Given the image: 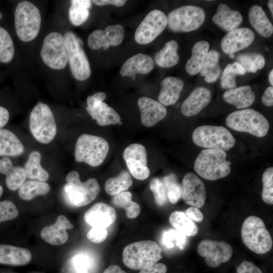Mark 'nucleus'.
Segmentation results:
<instances>
[{
  "mask_svg": "<svg viewBox=\"0 0 273 273\" xmlns=\"http://www.w3.org/2000/svg\"><path fill=\"white\" fill-rule=\"evenodd\" d=\"M225 151L220 149H205L197 157L194 164L195 171L201 177L216 180L228 176L231 161L226 160Z\"/></svg>",
  "mask_w": 273,
  "mask_h": 273,
  "instance_id": "f257e3e1",
  "label": "nucleus"
},
{
  "mask_svg": "<svg viewBox=\"0 0 273 273\" xmlns=\"http://www.w3.org/2000/svg\"><path fill=\"white\" fill-rule=\"evenodd\" d=\"M162 249L155 242L144 240L127 245L122 254L125 265L134 270H141L157 263L162 258Z\"/></svg>",
  "mask_w": 273,
  "mask_h": 273,
  "instance_id": "f03ea898",
  "label": "nucleus"
},
{
  "mask_svg": "<svg viewBox=\"0 0 273 273\" xmlns=\"http://www.w3.org/2000/svg\"><path fill=\"white\" fill-rule=\"evenodd\" d=\"M66 181L63 188L64 195L72 206H85L94 200L100 193V186L96 179L89 178L82 183L78 172L75 170L67 174Z\"/></svg>",
  "mask_w": 273,
  "mask_h": 273,
  "instance_id": "7ed1b4c3",
  "label": "nucleus"
},
{
  "mask_svg": "<svg viewBox=\"0 0 273 273\" xmlns=\"http://www.w3.org/2000/svg\"><path fill=\"white\" fill-rule=\"evenodd\" d=\"M225 123L234 130L249 133L259 138L265 136L269 128L268 120L262 114L248 108L231 113L227 116Z\"/></svg>",
  "mask_w": 273,
  "mask_h": 273,
  "instance_id": "20e7f679",
  "label": "nucleus"
},
{
  "mask_svg": "<svg viewBox=\"0 0 273 273\" xmlns=\"http://www.w3.org/2000/svg\"><path fill=\"white\" fill-rule=\"evenodd\" d=\"M241 237L245 246L258 254L266 253L272 246L271 237L263 221L255 216H248L244 220Z\"/></svg>",
  "mask_w": 273,
  "mask_h": 273,
  "instance_id": "39448f33",
  "label": "nucleus"
},
{
  "mask_svg": "<svg viewBox=\"0 0 273 273\" xmlns=\"http://www.w3.org/2000/svg\"><path fill=\"white\" fill-rule=\"evenodd\" d=\"M41 17L39 9L30 2L18 4L14 14V22L18 37L24 42L34 39L38 35Z\"/></svg>",
  "mask_w": 273,
  "mask_h": 273,
  "instance_id": "423d86ee",
  "label": "nucleus"
},
{
  "mask_svg": "<svg viewBox=\"0 0 273 273\" xmlns=\"http://www.w3.org/2000/svg\"><path fill=\"white\" fill-rule=\"evenodd\" d=\"M109 145L104 138L89 134H81L75 147V159L93 167L101 165L109 151Z\"/></svg>",
  "mask_w": 273,
  "mask_h": 273,
  "instance_id": "0eeeda50",
  "label": "nucleus"
},
{
  "mask_svg": "<svg viewBox=\"0 0 273 273\" xmlns=\"http://www.w3.org/2000/svg\"><path fill=\"white\" fill-rule=\"evenodd\" d=\"M29 129L33 138L39 143H51L57 133V125L54 114L48 105L38 102L32 110L29 116Z\"/></svg>",
  "mask_w": 273,
  "mask_h": 273,
  "instance_id": "6e6552de",
  "label": "nucleus"
},
{
  "mask_svg": "<svg viewBox=\"0 0 273 273\" xmlns=\"http://www.w3.org/2000/svg\"><path fill=\"white\" fill-rule=\"evenodd\" d=\"M195 144L206 149H220L228 151L236 144L231 132L221 126L202 125L197 127L192 134Z\"/></svg>",
  "mask_w": 273,
  "mask_h": 273,
  "instance_id": "1a4fd4ad",
  "label": "nucleus"
},
{
  "mask_svg": "<svg viewBox=\"0 0 273 273\" xmlns=\"http://www.w3.org/2000/svg\"><path fill=\"white\" fill-rule=\"evenodd\" d=\"M205 18V12L202 8L192 5L184 6L168 14L167 25L173 32H190L199 28Z\"/></svg>",
  "mask_w": 273,
  "mask_h": 273,
  "instance_id": "9d476101",
  "label": "nucleus"
},
{
  "mask_svg": "<svg viewBox=\"0 0 273 273\" xmlns=\"http://www.w3.org/2000/svg\"><path fill=\"white\" fill-rule=\"evenodd\" d=\"M68 63L72 75L77 80L84 81L90 75V66L82 48V41L72 31L64 36Z\"/></svg>",
  "mask_w": 273,
  "mask_h": 273,
  "instance_id": "9b49d317",
  "label": "nucleus"
},
{
  "mask_svg": "<svg viewBox=\"0 0 273 273\" xmlns=\"http://www.w3.org/2000/svg\"><path fill=\"white\" fill-rule=\"evenodd\" d=\"M44 63L55 70L64 69L68 63V58L64 36L52 32L44 38L40 51Z\"/></svg>",
  "mask_w": 273,
  "mask_h": 273,
  "instance_id": "f8f14e48",
  "label": "nucleus"
},
{
  "mask_svg": "<svg viewBox=\"0 0 273 273\" xmlns=\"http://www.w3.org/2000/svg\"><path fill=\"white\" fill-rule=\"evenodd\" d=\"M167 25V16L159 10L150 11L141 22L134 34L135 41L147 44L153 41L165 29Z\"/></svg>",
  "mask_w": 273,
  "mask_h": 273,
  "instance_id": "ddd939ff",
  "label": "nucleus"
},
{
  "mask_svg": "<svg viewBox=\"0 0 273 273\" xmlns=\"http://www.w3.org/2000/svg\"><path fill=\"white\" fill-rule=\"evenodd\" d=\"M106 97L104 92H97L87 98L86 110L93 119L96 120L100 126L111 124H122L118 113L105 102Z\"/></svg>",
  "mask_w": 273,
  "mask_h": 273,
  "instance_id": "4468645a",
  "label": "nucleus"
},
{
  "mask_svg": "<svg viewBox=\"0 0 273 273\" xmlns=\"http://www.w3.org/2000/svg\"><path fill=\"white\" fill-rule=\"evenodd\" d=\"M197 252L200 256L205 257L206 264L211 267H216L228 262L233 255L232 247L228 243L209 239L200 242Z\"/></svg>",
  "mask_w": 273,
  "mask_h": 273,
  "instance_id": "2eb2a0df",
  "label": "nucleus"
},
{
  "mask_svg": "<svg viewBox=\"0 0 273 273\" xmlns=\"http://www.w3.org/2000/svg\"><path fill=\"white\" fill-rule=\"evenodd\" d=\"M123 158L130 173L136 179L145 180L150 175L147 166V155L145 147L140 144H132L123 152Z\"/></svg>",
  "mask_w": 273,
  "mask_h": 273,
  "instance_id": "dca6fc26",
  "label": "nucleus"
},
{
  "mask_svg": "<svg viewBox=\"0 0 273 273\" xmlns=\"http://www.w3.org/2000/svg\"><path fill=\"white\" fill-rule=\"evenodd\" d=\"M124 36V28L121 25H109L104 30L97 29L93 31L88 37L87 44L93 50L103 48L106 51L111 46L120 44Z\"/></svg>",
  "mask_w": 273,
  "mask_h": 273,
  "instance_id": "f3484780",
  "label": "nucleus"
},
{
  "mask_svg": "<svg viewBox=\"0 0 273 273\" xmlns=\"http://www.w3.org/2000/svg\"><path fill=\"white\" fill-rule=\"evenodd\" d=\"M182 198L188 205L197 208H202L206 198L203 182L195 174L188 172L182 181Z\"/></svg>",
  "mask_w": 273,
  "mask_h": 273,
  "instance_id": "a211bd4d",
  "label": "nucleus"
},
{
  "mask_svg": "<svg viewBox=\"0 0 273 273\" xmlns=\"http://www.w3.org/2000/svg\"><path fill=\"white\" fill-rule=\"evenodd\" d=\"M255 38L254 32L246 27L238 28L229 32L222 39L221 49L231 55L249 46Z\"/></svg>",
  "mask_w": 273,
  "mask_h": 273,
  "instance_id": "6ab92c4d",
  "label": "nucleus"
},
{
  "mask_svg": "<svg viewBox=\"0 0 273 273\" xmlns=\"http://www.w3.org/2000/svg\"><path fill=\"white\" fill-rule=\"evenodd\" d=\"M142 124L152 127L166 116L167 109L160 102L147 97H142L138 101Z\"/></svg>",
  "mask_w": 273,
  "mask_h": 273,
  "instance_id": "aec40b11",
  "label": "nucleus"
},
{
  "mask_svg": "<svg viewBox=\"0 0 273 273\" xmlns=\"http://www.w3.org/2000/svg\"><path fill=\"white\" fill-rule=\"evenodd\" d=\"M85 222L92 227L107 228L111 225L116 218L115 209L112 206L99 202L88 209L84 214Z\"/></svg>",
  "mask_w": 273,
  "mask_h": 273,
  "instance_id": "412c9836",
  "label": "nucleus"
},
{
  "mask_svg": "<svg viewBox=\"0 0 273 273\" xmlns=\"http://www.w3.org/2000/svg\"><path fill=\"white\" fill-rule=\"evenodd\" d=\"M73 228V224L65 216L60 215L54 224L42 229L40 236L48 243L56 246L61 245L65 243L68 239L66 230Z\"/></svg>",
  "mask_w": 273,
  "mask_h": 273,
  "instance_id": "4be33fe9",
  "label": "nucleus"
},
{
  "mask_svg": "<svg viewBox=\"0 0 273 273\" xmlns=\"http://www.w3.org/2000/svg\"><path fill=\"white\" fill-rule=\"evenodd\" d=\"M211 99L209 89L202 86L196 87L183 103L181 112L187 117L195 116L209 104Z\"/></svg>",
  "mask_w": 273,
  "mask_h": 273,
  "instance_id": "5701e85b",
  "label": "nucleus"
},
{
  "mask_svg": "<svg viewBox=\"0 0 273 273\" xmlns=\"http://www.w3.org/2000/svg\"><path fill=\"white\" fill-rule=\"evenodd\" d=\"M154 61L150 56L139 53L128 59L122 66L120 73L122 76L132 77L136 74H145L154 67Z\"/></svg>",
  "mask_w": 273,
  "mask_h": 273,
  "instance_id": "b1692460",
  "label": "nucleus"
},
{
  "mask_svg": "<svg viewBox=\"0 0 273 273\" xmlns=\"http://www.w3.org/2000/svg\"><path fill=\"white\" fill-rule=\"evenodd\" d=\"M0 173L6 175V186L12 191L18 190L27 178L24 168L14 166L11 160L7 157L0 159Z\"/></svg>",
  "mask_w": 273,
  "mask_h": 273,
  "instance_id": "393cba45",
  "label": "nucleus"
},
{
  "mask_svg": "<svg viewBox=\"0 0 273 273\" xmlns=\"http://www.w3.org/2000/svg\"><path fill=\"white\" fill-rule=\"evenodd\" d=\"M212 21L222 29L230 32L238 28L243 18L240 12L231 9L226 4L220 3Z\"/></svg>",
  "mask_w": 273,
  "mask_h": 273,
  "instance_id": "a878e982",
  "label": "nucleus"
},
{
  "mask_svg": "<svg viewBox=\"0 0 273 273\" xmlns=\"http://www.w3.org/2000/svg\"><path fill=\"white\" fill-rule=\"evenodd\" d=\"M183 81L179 78L168 76L161 83V90L158 100L163 105L170 106L175 104L184 87Z\"/></svg>",
  "mask_w": 273,
  "mask_h": 273,
  "instance_id": "bb28decb",
  "label": "nucleus"
},
{
  "mask_svg": "<svg viewBox=\"0 0 273 273\" xmlns=\"http://www.w3.org/2000/svg\"><path fill=\"white\" fill-rule=\"evenodd\" d=\"M31 253L26 248L7 244L0 245V264L23 265L31 260Z\"/></svg>",
  "mask_w": 273,
  "mask_h": 273,
  "instance_id": "cd10ccee",
  "label": "nucleus"
},
{
  "mask_svg": "<svg viewBox=\"0 0 273 273\" xmlns=\"http://www.w3.org/2000/svg\"><path fill=\"white\" fill-rule=\"evenodd\" d=\"M223 98L238 109H246L254 103L255 95L250 86L244 85L227 90L223 94Z\"/></svg>",
  "mask_w": 273,
  "mask_h": 273,
  "instance_id": "c85d7f7f",
  "label": "nucleus"
},
{
  "mask_svg": "<svg viewBox=\"0 0 273 273\" xmlns=\"http://www.w3.org/2000/svg\"><path fill=\"white\" fill-rule=\"evenodd\" d=\"M24 151L23 144L13 132L7 129H0V156H18Z\"/></svg>",
  "mask_w": 273,
  "mask_h": 273,
  "instance_id": "c756f323",
  "label": "nucleus"
},
{
  "mask_svg": "<svg viewBox=\"0 0 273 273\" xmlns=\"http://www.w3.org/2000/svg\"><path fill=\"white\" fill-rule=\"evenodd\" d=\"M250 24L261 36L269 37L273 33V26L261 6H252L248 13Z\"/></svg>",
  "mask_w": 273,
  "mask_h": 273,
  "instance_id": "7c9ffc66",
  "label": "nucleus"
},
{
  "mask_svg": "<svg viewBox=\"0 0 273 273\" xmlns=\"http://www.w3.org/2000/svg\"><path fill=\"white\" fill-rule=\"evenodd\" d=\"M209 50V43L204 40L197 42L192 50V56L186 65V70L190 75L200 72Z\"/></svg>",
  "mask_w": 273,
  "mask_h": 273,
  "instance_id": "2f4dec72",
  "label": "nucleus"
},
{
  "mask_svg": "<svg viewBox=\"0 0 273 273\" xmlns=\"http://www.w3.org/2000/svg\"><path fill=\"white\" fill-rule=\"evenodd\" d=\"M178 49L177 41L174 40L168 41L155 55V63L162 68H170L175 66L179 60Z\"/></svg>",
  "mask_w": 273,
  "mask_h": 273,
  "instance_id": "473e14b6",
  "label": "nucleus"
},
{
  "mask_svg": "<svg viewBox=\"0 0 273 273\" xmlns=\"http://www.w3.org/2000/svg\"><path fill=\"white\" fill-rule=\"evenodd\" d=\"M41 159L39 152L34 151L30 153L24 166L27 177L44 182L49 179L48 172L41 165Z\"/></svg>",
  "mask_w": 273,
  "mask_h": 273,
  "instance_id": "72a5a7b5",
  "label": "nucleus"
},
{
  "mask_svg": "<svg viewBox=\"0 0 273 273\" xmlns=\"http://www.w3.org/2000/svg\"><path fill=\"white\" fill-rule=\"evenodd\" d=\"M219 57V53L215 50H211L208 53L200 72L207 83L215 82L221 72V68L218 63Z\"/></svg>",
  "mask_w": 273,
  "mask_h": 273,
  "instance_id": "f704fd0d",
  "label": "nucleus"
},
{
  "mask_svg": "<svg viewBox=\"0 0 273 273\" xmlns=\"http://www.w3.org/2000/svg\"><path fill=\"white\" fill-rule=\"evenodd\" d=\"M18 190L19 195L22 200L30 201L37 196L47 194L50 187L46 182L32 179L25 181Z\"/></svg>",
  "mask_w": 273,
  "mask_h": 273,
  "instance_id": "c9c22d12",
  "label": "nucleus"
},
{
  "mask_svg": "<svg viewBox=\"0 0 273 273\" xmlns=\"http://www.w3.org/2000/svg\"><path fill=\"white\" fill-rule=\"evenodd\" d=\"M169 220L176 230L187 236H194L198 232L197 225L183 212L176 211L172 212Z\"/></svg>",
  "mask_w": 273,
  "mask_h": 273,
  "instance_id": "e433bc0d",
  "label": "nucleus"
},
{
  "mask_svg": "<svg viewBox=\"0 0 273 273\" xmlns=\"http://www.w3.org/2000/svg\"><path fill=\"white\" fill-rule=\"evenodd\" d=\"M132 180L129 172L125 170L113 177L108 178L105 184V190L109 195L114 196L129 188Z\"/></svg>",
  "mask_w": 273,
  "mask_h": 273,
  "instance_id": "4c0bfd02",
  "label": "nucleus"
},
{
  "mask_svg": "<svg viewBox=\"0 0 273 273\" xmlns=\"http://www.w3.org/2000/svg\"><path fill=\"white\" fill-rule=\"evenodd\" d=\"M92 2L89 0H72L69 10V17L71 23L79 26L88 18V9L92 6Z\"/></svg>",
  "mask_w": 273,
  "mask_h": 273,
  "instance_id": "58836bf2",
  "label": "nucleus"
},
{
  "mask_svg": "<svg viewBox=\"0 0 273 273\" xmlns=\"http://www.w3.org/2000/svg\"><path fill=\"white\" fill-rule=\"evenodd\" d=\"M132 194L130 192L124 191L115 196L112 199V203L116 206L123 208L128 218L136 217L141 212L140 205L132 201Z\"/></svg>",
  "mask_w": 273,
  "mask_h": 273,
  "instance_id": "ea45409f",
  "label": "nucleus"
},
{
  "mask_svg": "<svg viewBox=\"0 0 273 273\" xmlns=\"http://www.w3.org/2000/svg\"><path fill=\"white\" fill-rule=\"evenodd\" d=\"M238 60L246 71L255 73L261 69L265 65L263 56L258 53H245L238 56Z\"/></svg>",
  "mask_w": 273,
  "mask_h": 273,
  "instance_id": "a19ab883",
  "label": "nucleus"
},
{
  "mask_svg": "<svg viewBox=\"0 0 273 273\" xmlns=\"http://www.w3.org/2000/svg\"><path fill=\"white\" fill-rule=\"evenodd\" d=\"M14 53V42L10 34L6 29L0 26V62H10Z\"/></svg>",
  "mask_w": 273,
  "mask_h": 273,
  "instance_id": "79ce46f5",
  "label": "nucleus"
},
{
  "mask_svg": "<svg viewBox=\"0 0 273 273\" xmlns=\"http://www.w3.org/2000/svg\"><path fill=\"white\" fill-rule=\"evenodd\" d=\"M166 190L168 199L172 204H176L181 198L182 186L178 183L176 176L173 173L165 176L162 179Z\"/></svg>",
  "mask_w": 273,
  "mask_h": 273,
  "instance_id": "37998d69",
  "label": "nucleus"
},
{
  "mask_svg": "<svg viewBox=\"0 0 273 273\" xmlns=\"http://www.w3.org/2000/svg\"><path fill=\"white\" fill-rule=\"evenodd\" d=\"M187 236L174 229H170L164 232L162 237V243L167 248L176 246L183 250L187 243Z\"/></svg>",
  "mask_w": 273,
  "mask_h": 273,
  "instance_id": "c03bdc74",
  "label": "nucleus"
},
{
  "mask_svg": "<svg viewBox=\"0 0 273 273\" xmlns=\"http://www.w3.org/2000/svg\"><path fill=\"white\" fill-rule=\"evenodd\" d=\"M262 199L266 204H273V168H266L262 174Z\"/></svg>",
  "mask_w": 273,
  "mask_h": 273,
  "instance_id": "a18cd8bd",
  "label": "nucleus"
},
{
  "mask_svg": "<svg viewBox=\"0 0 273 273\" xmlns=\"http://www.w3.org/2000/svg\"><path fill=\"white\" fill-rule=\"evenodd\" d=\"M150 188L153 192L156 203L160 206L166 204L168 197L166 190L162 181L158 178H153L150 184Z\"/></svg>",
  "mask_w": 273,
  "mask_h": 273,
  "instance_id": "49530a36",
  "label": "nucleus"
},
{
  "mask_svg": "<svg viewBox=\"0 0 273 273\" xmlns=\"http://www.w3.org/2000/svg\"><path fill=\"white\" fill-rule=\"evenodd\" d=\"M18 214V209L14 203L8 200L0 202V223L14 219Z\"/></svg>",
  "mask_w": 273,
  "mask_h": 273,
  "instance_id": "de8ad7c7",
  "label": "nucleus"
},
{
  "mask_svg": "<svg viewBox=\"0 0 273 273\" xmlns=\"http://www.w3.org/2000/svg\"><path fill=\"white\" fill-rule=\"evenodd\" d=\"M236 75L233 70L232 64H228L224 69L221 77V87L228 90L235 88L237 86L235 79Z\"/></svg>",
  "mask_w": 273,
  "mask_h": 273,
  "instance_id": "09e8293b",
  "label": "nucleus"
},
{
  "mask_svg": "<svg viewBox=\"0 0 273 273\" xmlns=\"http://www.w3.org/2000/svg\"><path fill=\"white\" fill-rule=\"evenodd\" d=\"M73 263L77 273H89L92 263L87 255L79 254L75 256Z\"/></svg>",
  "mask_w": 273,
  "mask_h": 273,
  "instance_id": "8fccbe9b",
  "label": "nucleus"
},
{
  "mask_svg": "<svg viewBox=\"0 0 273 273\" xmlns=\"http://www.w3.org/2000/svg\"><path fill=\"white\" fill-rule=\"evenodd\" d=\"M108 233L106 228L93 226L86 234L87 238L95 243H101L106 239Z\"/></svg>",
  "mask_w": 273,
  "mask_h": 273,
  "instance_id": "3c124183",
  "label": "nucleus"
},
{
  "mask_svg": "<svg viewBox=\"0 0 273 273\" xmlns=\"http://www.w3.org/2000/svg\"><path fill=\"white\" fill-rule=\"evenodd\" d=\"M237 273H263L253 263L248 261L242 262L237 268Z\"/></svg>",
  "mask_w": 273,
  "mask_h": 273,
  "instance_id": "603ef678",
  "label": "nucleus"
},
{
  "mask_svg": "<svg viewBox=\"0 0 273 273\" xmlns=\"http://www.w3.org/2000/svg\"><path fill=\"white\" fill-rule=\"evenodd\" d=\"M166 266L162 263H156L140 270L139 273H166Z\"/></svg>",
  "mask_w": 273,
  "mask_h": 273,
  "instance_id": "864d4df0",
  "label": "nucleus"
},
{
  "mask_svg": "<svg viewBox=\"0 0 273 273\" xmlns=\"http://www.w3.org/2000/svg\"><path fill=\"white\" fill-rule=\"evenodd\" d=\"M186 214L191 219L197 222H201L203 220V215L198 208L190 207L186 211Z\"/></svg>",
  "mask_w": 273,
  "mask_h": 273,
  "instance_id": "5fc2aeb1",
  "label": "nucleus"
},
{
  "mask_svg": "<svg viewBox=\"0 0 273 273\" xmlns=\"http://www.w3.org/2000/svg\"><path fill=\"white\" fill-rule=\"evenodd\" d=\"M262 103L266 106L271 107L273 105V87H267L261 98Z\"/></svg>",
  "mask_w": 273,
  "mask_h": 273,
  "instance_id": "6e6d98bb",
  "label": "nucleus"
},
{
  "mask_svg": "<svg viewBox=\"0 0 273 273\" xmlns=\"http://www.w3.org/2000/svg\"><path fill=\"white\" fill-rule=\"evenodd\" d=\"M95 4L103 6L107 5H112L116 7H122L126 3L124 0H94L92 1Z\"/></svg>",
  "mask_w": 273,
  "mask_h": 273,
  "instance_id": "4d7b16f0",
  "label": "nucleus"
},
{
  "mask_svg": "<svg viewBox=\"0 0 273 273\" xmlns=\"http://www.w3.org/2000/svg\"><path fill=\"white\" fill-rule=\"evenodd\" d=\"M9 117L10 114L7 109L0 106V129L7 124Z\"/></svg>",
  "mask_w": 273,
  "mask_h": 273,
  "instance_id": "13d9d810",
  "label": "nucleus"
},
{
  "mask_svg": "<svg viewBox=\"0 0 273 273\" xmlns=\"http://www.w3.org/2000/svg\"><path fill=\"white\" fill-rule=\"evenodd\" d=\"M232 66L234 72L237 75H243L246 72L244 68L238 62L234 63L232 64Z\"/></svg>",
  "mask_w": 273,
  "mask_h": 273,
  "instance_id": "bf43d9fd",
  "label": "nucleus"
},
{
  "mask_svg": "<svg viewBox=\"0 0 273 273\" xmlns=\"http://www.w3.org/2000/svg\"><path fill=\"white\" fill-rule=\"evenodd\" d=\"M103 273H127L116 265H110L108 267Z\"/></svg>",
  "mask_w": 273,
  "mask_h": 273,
  "instance_id": "052dcab7",
  "label": "nucleus"
},
{
  "mask_svg": "<svg viewBox=\"0 0 273 273\" xmlns=\"http://www.w3.org/2000/svg\"><path fill=\"white\" fill-rule=\"evenodd\" d=\"M268 8L271 13L272 16H273V1L272 0L268 1L267 3Z\"/></svg>",
  "mask_w": 273,
  "mask_h": 273,
  "instance_id": "680f3d73",
  "label": "nucleus"
},
{
  "mask_svg": "<svg viewBox=\"0 0 273 273\" xmlns=\"http://www.w3.org/2000/svg\"><path fill=\"white\" fill-rule=\"evenodd\" d=\"M268 79H269V83L270 84L271 86H272V85H273V70L272 69H271L269 72Z\"/></svg>",
  "mask_w": 273,
  "mask_h": 273,
  "instance_id": "e2e57ef3",
  "label": "nucleus"
},
{
  "mask_svg": "<svg viewBox=\"0 0 273 273\" xmlns=\"http://www.w3.org/2000/svg\"><path fill=\"white\" fill-rule=\"evenodd\" d=\"M3 192V187L0 185V197H1V196L2 195Z\"/></svg>",
  "mask_w": 273,
  "mask_h": 273,
  "instance_id": "0e129e2a",
  "label": "nucleus"
},
{
  "mask_svg": "<svg viewBox=\"0 0 273 273\" xmlns=\"http://www.w3.org/2000/svg\"><path fill=\"white\" fill-rule=\"evenodd\" d=\"M234 57H235V55H234V54H231V55H230V57H231V58H233Z\"/></svg>",
  "mask_w": 273,
  "mask_h": 273,
  "instance_id": "69168bd1",
  "label": "nucleus"
},
{
  "mask_svg": "<svg viewBox=\"0 0 273 273\" xmlns=\"http://www.w3.org/2000/svg\"><path fill=\"white\" fill-rule=\"evenodd\" d=\"M2 17H3V13L1 12H0V20L2 19Z\"/></svg>",
  "mask_w": 273,
  "mask_h": 273,
  "instance_id": "338daca9",
  "label": "nucleus"
},
{
  "mask_svg": "<svg viewBox=\"0 0 273 273\" xmlns=\"http://www.w3.org/2000/svg\"><path fill=\"white\" fill-rule=\"evenodd\" d=\"M265 50H266V51H268L269 49L267 48V47H265Z\"/></svg>",
  "mask_w": 273,
  "mask_h": 273,
  "instance_id": "774afa93",
  "label": "nucleus"
}]
</instances>
